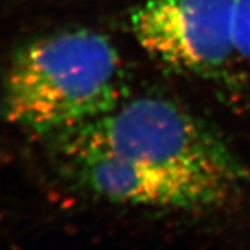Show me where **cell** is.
Returning <instances> with one entry per match:
<instances>
[{
    "label": "cell",
    "instance_id": "obj_1",
    "mask_svg": "<svg viewBox=\"0 0 250 250\" xmlns=\"http://www.w3.org/2000/svg\"><path fill=\"white\" fill-rule=\"evenodd\" d=\"M123 60L107 36L77 28L35 38L14 53L1 88L4 118L56 138L123 102Z\"/></svg>",
    "mask_w": 250,
    "mask_h": 250
},
{
    "label": "cell",
    "instance_id": "obj_2",
    "mask_svg": "<svg viewBox=\"0 0 250 250\" xmlns=\"http://www.w3.org/2000/svg\"><path fill=\"white\" fill-rule=\"evenodd\" d=\"M68 157L106 154L193 171L241 188L249 172L205 123L168 99L123 100L106 114L53 138Z\"/></svg>",
    "mask_w": 250,
    "mask_h": 250
},
{
    "label": "cell",
    "instance_id": "obj_3",
    "mask_svg": "<svg viewBox=\"0 0 250 250\" xmlns=\"http://www.w3.org/2000/svg\"><path fill=\"white\" fill-rule=\"evenodd\" d=\"M235 0H141L131 14L135 39L179 71L210 75L235 53Z\"/></svg>",
    "mask_w": 250,
    "mask_h": 250
},
{
    "label": "cell",
    "instance_id": "obj_4",
    "mask_svg": "<svg viewBox=\"0 0 250 250\" xmlns=\"http://www.w3.org/2000/svg\"><path fill=\"white\" fill-rule=\"evenodd\" d=\"M72 177L92 196L114 205L170 211H210L228 205L241 188L193 171L106 154L65 159Z\"/></svg>",
    "mask_w": 250,
    "mask_h": 250
},
{
    "label": "cell",
    "instance_id": "obj_5",
    "mask_svg": "<svg viewBox=\"0 0 250 250\" xmlns=\"http://www.w3.org/2000/svg\"><path fill=\"white\" fill-rule=\"evenodd\" d=\"M233 45L235 53L250 62V0H235Z\"/></svg>",
    "mask_w": 250,
    "mask_h": 250
}]
</instances>
